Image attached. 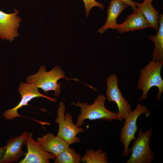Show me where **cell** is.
I'll return each instance as SVG.
<instances>
[{
	"label": "cell",
	"instance_id": "1",
	"mask_svg": "<svg viewBox=\"0 0 163 163\" xmlns=\"http://www.w3.org/2000/svg\"><path fill=\"white\" fill-rule=\"evenodd\" d=\"M163 65V61L152 60L145 66L140 69L137 88L142 90L143 93L139 100L148 99L149 90L155 86L158 89L156 102L160 100L163 92V80L161 76Z\"/></svg>",
	"mask_w": 163,
	"mask_h": 163
},
{
	"label": "cell",
	"instance_id": "2",
	"mask_svg": "<svg viewBox=\"0 0 163 163\" xmlns=\"http://www.w3.org/2000/svg\"><path fill=\"white\" fill-rule=\"evenodd\" d=\"M62 69L58 66H56L50 71L46 72V67L41 66L36 73L27 76L26 83L34 85L47 94L48 91H53L54 95L58 97L61 92V86L60 83H57L59 80L65 78L68 81L70 79L79 81L77 78L70 79L66 77Z\"/></svg>",
	"mask_w": 163,
	"mask_h": 163
},
{
	"label": "cell",
	"instance_id": "3",
	"mask_svg": "<svg viewBox=\"0 0 163 163\" xmlns=\"http://www.w3.org/2000/svg\"><path fill=\"white\" fill-rule=\"evenodd\" d=\"M106 99V97L103 95L99 94L94 103L90 105H88L87 103H81L78 101L76 103H73L72 104L80 108V113L77 117L75 124L81 126L86 119H103L110 122L117 119L118 112L111 111L105 107L104 104Z\"/></svg>",
	"mask_w": 163,
	"mask_h": 163
},
{
	"label": "cell",
	"instance_id": "4",
	"mask_svg": "<svg viewBox=\"0 0 163 163\" xmlns=\"http://www.w3.org/2000/svg\"><path fill=\"white\" fill-rule=\"evenodd\" d=\"M152 129L144 132L140 128L137 133V138L129 148L131 155L126 163H151L154 161V155L150 146Z\"/></svg>",
	"mask_w": 163,
	"mask_h": 163
},
{
	"label": "cell",
	"instance_id": "5",
	"mask_svg": "<svg viewBox=\"0 0 163 163\" xmlns=\"http://www.w3.org/2000/svg\"><path fill=\"white\" fill-rule=\"evenodd\" d=\"M66 107L64 103L61 101L59 104L55 123L59 125L58 136L63 139L69 145L80 142L81 139L77 136L79 133L85 130L75 124L72 116L69 113H65Z\"/></svg>",
	"mask_w": 163,
	"mask_h": 163
},
{
	"label": "cell",
	"instance_id": "6",
	"mask_svg": "<svg viewBox=\"0 0 163 163\" xmlns=\"http://www.w3.org/2000/svg\"><path fill=\"white\" fill-rule=\"evenodd\" d=\"M149 113L148 107L138 103L136 108L132 111L128 116L124 123L122 127L120 132V140L124 146L122 154L123 156H126L129 154V146L133 140L136 139L135 134L138 127L136 125L137 120L141 115Z\"/></svg>",
	"mask_w": 163,
	"mask_h": 163
},
{
	"label": "cell",
	"instance_id": "7",
	"mask_svg": "<svg viewBox=\"0 0 163 163\" xmlns=\"http://www.w3.org/2000/svg\"><path fill=\"white\" fill-rule=\"evenodd\" d=\"M106 98L109 102L114 101L117 105L118 112L117 120L121 121L125 120L132 111L128 101L123 96L118 85L116 74H112L106 80Z\"/></svg>",
	"mask_w": 163,
	"mask_h": 163
},
{
	"label": "cell",
	"instance_id": "8",
	"mask_svg": "<svg viewBox=\"0 0 163 163\" xmlns=\"http://www.w3.org/2000/svg\"><path fill=\"white\" fill-rule=\"evenodd\" d=\"M18 93L21 95V99L19 103L15 107L5 111L3 117L7 120H11L17 117H24L19 114L18 110L23 106H29L28 103L33 99L36 97H43L53 102H55V98L44 95L39 92L38 88L33 84L21 82L18 89Z\"/></svg>",
	"mask_w": 163,
	"mask_h": 163
},
{
	"label": "cell",
	"instance_id": "9",
	"mask_svg": "<svg viewBox=\"0 0 163 163\" xmlns=\"http://www.w3.org/2000/svg\"><path fill=\"white\" fill-rule=\"evenodd\" d=\"M33 133L27 132L25 137L27 147L24 158L19 163H50L56 156L43 149L33 138Z\"/></svg>",
	"mask_w": 163,
	"mask_h": 163
},
{
	"label": "cell",
	"instance_id": "10",
	"mask_svg": "<svg viewBox=\"0 0 163 163\" xmlns=\"http://www.w3.org/2000/svg\"><path fill=\"white\" fill-rule=\"evenodd\" d=\"M19 11L7 14L0 11V38L12 42L14 38L19 36L18 27L21 20L18 16Z\"/></svg>",
	"mask_w": 163,
	"mask_h": 163
},
{
	"label": "cell",
	"instance_id": "11",
	"mask_svg": "<svg viewBox=\"0 0 163 163\" xmlns=\"http://www.w3.org/2000/svg\"><path fill=\"white\" fill-rule=\"evenodd\" d=\"M26 131L18 137H10L5 145V149L0 163H10L19 162L20 158L25 156L26 153L22 147L26 145L25 137Z\"/></svg>",
	"mask_w": 163,
	"mask_h": 163
},
{
	"label": "cell",
	"instance_id": "12",
	"mask_svg": "<svg viewBox=\"0 0 163 163\" xmlns=\"http://www.w3.org/2000/svg\"><path fill=\"white\" fill-rule=\"evenodd\" d=\"M36 141L45 150L56 157L69 147V144L63 139L58 135L54 136L51 133H47L42 137L37 138Z\"/></svg>",
	"mask_w": 163,
	"mask_h": 163
},
{
	"label": "cell",
	"instance_id": "13",
	"mask_svg": "<svg viewBox=\"0 0 163 163\" xmlns=\"http://www.w3.org/2000/svg\"><path fill=\"white\" fill-rule=\"evenodd\" d=\"M148 27H151L140 10L137 8L132 14L127 17L123 23L117 24L115 29L119 33H122Z\"/></svg>",
	"mask_w": 163,
	"mask_h": 163
},
{
	"label": "cell",
	"instance_id": "14",
	"mask_svg": "<svg viewBox=\"0 0 163 163\" xmlns=\"http://www.w3.org/2000/svg\"><path fill=\"white\" fill-rule=\"evenodd\" d=\"M128 5L118 0H112L107 9V17L104 24L98 30L101 34L107 29H115L117 24V19L121 12L126 9Z\"/></svg>",
	"mask_w": 163,
	"mask_h": 163
},
{
	"label": "cell",
	"instance_id": "15",
	"mask_svg": "<svg viewBox=\"0 0 163 163\" xmlns=\"http://www.w3.org/2000/svg\"><path fill=\"white\" fill-rule=\"evenodd\" d=\"M159 26L155 35H149L148 39L154 43L155 47L152 56V60L163 61V14L161 13L159 18Z\"/></svg>",
	"mask_w": 163,
	"mask_h": 163
},
{
	"label": "cell",
	"instance_id": "16",
	"mask_svg": "<svg viewBox=\"0 0 163 163\" xmlns=\"http://www.w3.org/2000/svg\"><path fill=\"white\" fill-rule=\"evenodd\" d=\"M136 6L141 11L151 27L157 31L158 27L159 12L152 6V3H139L135 2Z\"/></svg>",
	"mask_w": 163,
	"mask_h": 163
},
{
	"label": "cell",
	"instance_id": "17",
	"mask_svg": "<svg viewBox=\"0 0 163 163\" xmlns=\"http://www.w3.org/2000/svg\"><path fill=\"white\" fill-rule=\"evenodd\" d=\"M108 158L106 151L100 149L96 150L90 149L87 150L81 157V161L84 163H107Z\"/></svg>",
	"mask_w": 163,
	"mask_h": 163
},
{
	"label": "cell",
	"instance_id": "18",
	"mask_svg": "<svg viewBox=\"0 0 163 163\" xmlns=\"http://www.w3.org/2000/svg\"><path fill=\"white\" fill-rule=\"evenodd\" d=\"M81 157L74 148H69L61 153L54 159V163H79Z\"/></svg>",
	"mask_w": 163,
	"mask_h": 163
},
{
	"label": "cell",
	"instance_id": "19",
	"mask_svg": "<svg viewBox=\"0 0 163 163\" xmlns=\"http://www.w3.org/2000/svg\"><path fill=\"white\" fill-rule=\"evenodd\" d=\"M85 3V15L87 17H88L90 11L94 7L97 6L101 9L104 8V5L95 0H83Z\"/></svg>",
	"mask_w": 163,
	"mask_h": 163
},
{
	"label": "cell",
	"instance_id": "20",
	"mask_svg": "<svg viewBox=\"0 0 163 163\" xmlns=\"http://www.w3.org/2000/svg\"><path fill=\"white\" fill-rule=\"evenodd\" d=\"M130 6L134 11L136 8V6L135 3V1L133 0H118Z\"/></svg>",
	"mask_w": 163,
	"mask_h": 163
},
{
	"label": "cell",
	"instance_id": "21",
	"mask_svg": "<svg viewBox=\"0 0 163 163\" xmlns=\"http://www.w3.org/2000/svg\"><path fill=\"white\" fill-rule=\"evenodd\" d=\"M5 149V145L2 147H0V161L3 156Z\"/></svg>",
	"mask_w": 163,
	"mask_h": 163
},
{
	"label": "cell",
	"instance_id": "22",
	"mask_svg": "<svg viewBox=\"0 0 163 163\" xmlns=\"http://www.w3.org/2000/svg\"><path fill=\"white\" fill-rule=\"evenodd\" d=\"M154 0H144L143 2V3H152V2Z\"/></svg>",
	"mask_w": 163,
	"mask_h": 163
}]
</instances>
